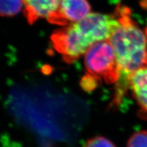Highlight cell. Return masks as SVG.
<instances>
[{
  "instance_id": "ba28073f",
  "label": "cell",
  "mask_w": 147,
  "mask_h": 147,
  "mask_svg": "<svg viewBox=\"0 0 147 147\" xmlns=\"http://www.w3.org/2000/svg\"><path fill=\"white\" fill-rule=\"evenodd\" d=\"M127 147H147V131L136 132L129 139Z\"/></svg>"
},
{
  "instance_id": "8fae6325",
  "label": "cell",
  "mask_w": 147,
  "mask_h": 147,
  "mask_svg": "<svg viewBox=\"0 0 147 147\" xmlns=\"http://www.w3.org/2000/svg\"><path fill=\"white\" fill-rule=\"evenodd\" d=\"M145 35H146V38H147V27H146V29H145Z\"/></svg>"
},
{
  "instance_id": "277c9868",
  "label": "cell",
  "mask_w": 147,
  "mask_h": 147,
  "mask_svg": "<svg viewBox=\"0 0 147 147\" xmlns=\"http://www.w3.org/2000/svg\"><path fill=\"white\" fill-rule=\"evenodd\" d=\"M90 13L91 6L87 0H61L57 10L48 21L65 27L81 21Z\"/></svg>"
},
{
  "instance_id": "5b68a950",
  "label": "cell",
  "mask_w": 147,
  "mask_h": 147,
  "mask_svg": "<svg viewBox=\"0 0 147 147\" xmlns=\"http://www.w3.org/2000/svg\"><path fill=\"white\" fill-rule=\"evenodd\" d=\"M129 89L139 107L138 115L147 119V67L140 68L131 75Z\"/></svg>"
},
{
  "instance_id": "30bf717a",
  "label": "cell",
  "mask_w": 147,
  "mask_h": 147,
  "mask_svg": "<svg viewBox=\"0 0 147 147\" xmlns=\"http://www.w3.org/2000/svg\"><path fill=\"white\" fill-rule=\"evenodd\" d=\"M100 81V79L87 74L82 79V87L85 91H92L98 85V82Z\"/></svg>"
},
{
  "instance_id": "8992f818",
  "label": "cell",
  "mask_w": 147,
  "mask_h": 147,
  "mask_svg": "<svg viewBox=\"0 0 147 147\" xmlns=\"http://www.w3.org/2000/svg\"><path fill=\"white\" fill-rule=\"evenodd\" d=\"M24 13L27 21L33 24L38 20H48L57 10L61 0H23Z\"/></svg>"
},
{
  "instance_id": "7a4b0ae2",
  "label": "cell",
  "mask_w": 147,
  "mask_h": 147,
  "mask_svg": "<svg viewBox=\"0 0 147 147\" xmlns=\"http://www.w3.org/2000/svg\"><path fill=\"white\" fill-rule=\"evenodd\" d=\"M119 21L115 13H90L81 21L58 29L51 37L57 52L68 63H73L93 45L109 40Z\"/></svg>"
},
{
  "instance_id": "52a82bcc",
  "label": "cell",
  "mask_w": 147,
  "mask_h": 147,
  "mask_svg": "<svg viewBox=\"0 0 147 147\" xmlns=\"http://www.w3.org/2000/svg\"><path fill=\"white\" fill-rule=\"evenodd\" d=\"M24 8L23 0H0V16H14Z\"/></svg>"
},
{
  "instance_id": "3957f363",
  "label": "cell",
  "mask_w": 147,
  "mask_h": 147,
  "mask_svg": "<svg viewBox=\"0 0 147 147\" xmlns=\"http://www.w3.org/2000/svg\"><path fill=\"white\" fill-rule=\"evenodd\" d=\"M84 63L88 74L107 83H116L118 80L115 52L110 40L97 42L84 55Z\"/></svg>"
},
{
  "instance_id": "9c48e42d",
  "label": "cell",
  "mask_w": 147,
  "mask_h": 147,
  "mask_svg": "<svg viewBox=\"0 0 147 147\" xmlns=\"http://www.w3.org/2000/svg\"><path fill=\"white\" fill-rule=\"evenodd\" d=\"M83 147H116L109 139L104 136H95L88 140Z\"/></svg>"
},
{
  "instance_id": "6da1fadb",
  "label": "cell",
  "mask_w": 147,
  "mask_h": 147,
  "mask_svg": "<svg viewBox=\"0 0 147 147\" xmlns=\"http://www.w3.org/2000/svg\"><path fill=\"white\" fill-rule=\"evenodd\" d=\"M115 13L119 23L109 40L115 52L119 74L113 99V105L118 106L129 89L131 75L147 67V38L127 7L119 5Z\"/></svg>"
}]
</instances>
